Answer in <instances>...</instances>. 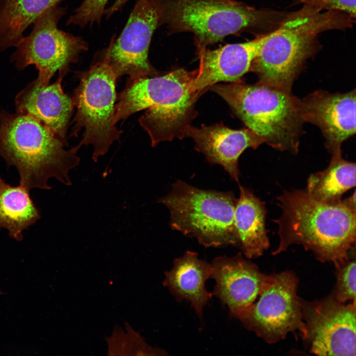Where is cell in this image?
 Returning <instances> with one entry per match:
<instances>
[{
    "label": "cell",
    "mask_w": 356,
    "mask_h": 356,
    "mask_svg": "<svg viewBox=\"0 0 356 356\" xmlns=\"http://www.w3.org/2000/svg\"><path fill=\"white\" fill-rule=\"evenodd\" d=\"M304 123L317 126L331 154L341 153L342 143L356 134V90L344 93L316 90L300 99Z\"/></svg>",
    "instance_id": "5bb4252c"
},
{
    "label": "cell",
    "mask_w": 356,
    "mask_h": 356,
    "mask_svg": "<svg viewBox=\"0 0 356 356\" xmlns=\"http://www.w3.org/2000/svg\"><path fill=\"white\" fill-rule=\"evenodd\" d=\"M29 191L20 185L11 186L0 177V229L7 230L17 240H22L24 230L41 217Z\"/></svg>",
    "instance_id": "7402d4cb"
},
{
    "label": "cell",
    "mask_w": 356,
    "mask_h": 356,
    "mask_svg": "<svg viewBox=\"0 0 356 356\" xmlns=\"http://www.w3.org/2000/svg\"><path fill=\"white\" fill-rule=\"evenodd\" d=\"M195 70L173 69L164 74L129 80L116 99L115 122L146 110L139 119L152 147L185 137L197 115L195 106L202 94L193 86Z\"/></svg>",
    "instance_id": "3957f363"
},
{
    "label": "cell",
    "mask_w": 356,
    "mask_h": 356,
    "mask_svg": "<svg viewBox=\"0 0 356 356\" xmlns=\"http://www.w3.org/2000/svg\"><path fill=\"white\" fill-rule=\"evenodd\" d=\"M355 19L337 10L320 11L307 4L288 12L279 26L268 34L254 58L250 71L258 83L291 92L308 59L320 50L319 35L353 27Z\"/></svg>",
    "instance_id": "7a4b0ae2"
},
{
    "label": "cell",
    "mask_w": 356,
    "mask_h": 356,
    "mask_svg": "<svg viewBox=\"0 0 356 356\" xmlns=\"http://www.w3.org/2000/svg\"><path fill=\"white\" fill-rule=\"evenodd\" d=\"M3 294V292H1V291L0 290V295H1V294Z\"/></svg>",
    "instance_id": "83f0119b"
},
{
    "label": "cell",
    "mask_w": 356,
    "mask_h": 356,
    "mask_svg": "<svg viewBox=\"0 0 356 356\" xmlns=\"http://www.w3.org/2000/svg\"><path fill=\"white\" fill-rule=\"evenodd\" d=\"M236 198L231 191L197 188L181 180L158 202L169 210L170 225L205 247H237L234 220Z\"/></svg>",
    "instance_id": "52a82bcc"
},
{
    "label": "cell",
    "mask_w": 356,
    "mask_h": 356,
    "mask_svg": "<svg viewBox=\"0 0 356 356\" xmlns=\"http://www.w3.org/2000/svg\"><path fill=\"white\" fill-rule=\"evenodd\" d=\"M161 25L171 34H194L196 45L206 47L243 32L256 36L276 29L288 12L257 9L233 0H159Z\"/></svg>",
    "instance_id": "5b68a950"
},
{
    "label": "cell",
    "mask_w": 356,
    "mask_h": 356,
    "mask_svg": "<svg viewBox=\"0 0 356 356\" xmlns=\"http://www.w3.org/2000/svg\"><path fill=\"white\" fill-rule=\"evenodd\" d=\"M109 0H84L82 3L70 16L67 25H73L83 27L99 23L104 15L105 6Z\"/></svg>",
    "instance_id": "d4e9b609"
},
{
    "label": "cell",
    "mask_w": 356,
    "mask_h": 356,
    "mask_svg": "<svg viewBox=\"0 0 356 356\" xmlns=\"http://www.w3.org/2000/svg\"><path fill=\"white\" fill-rule=\"evenodd\" d=\"M355 185L356 164L344 159L341 152L332 154L326 168L309 176L306 191L319 202L335 204Z\"/></svg>",
    "instance_id": "44dd1931"
},
{
    "label": "cell",
    "mask_w": 356,
    "mask_h": 356,
    "mask_svg": "<svg viewBox=\"0 0 356 356\" xmlns=\"http://www.w3.org/2000/svg\"><path fill=\"white\" fill-rule=\"evenodd\" d=\"M78 77L80 83L72 98L77 112L71 135L77 136L83 129L84 133L79 144L72 148L77 152L82 145H91L92 159L96 162L122 133L115 122L117 78L105 55Z\"/></svg>",
    "instance_id": "ba28073f"
},
{
    "label": "cell",
    "mask_w": 356,
    "mask_h": 356,
    "mask_svg": "<svg viewBox=\"0 0 356 356\" xmlns=\"http://www.w3.org/2000/svg\"><path fill=\"white\" fill-rule=\"evenodd\" d=\"M209 89L222 97L244 125L267 143L296 154L304 123L300 99L287 92L242 80Z\"/></svg>",
    "instance_id": "8992f818"
},
{
    "label": "cell",
    "mask_w": 356,
    "mask_h": 356,
    "mask_svg": "<svg viewBox=\"0 0 356 356\" xmlns=\"http://www.w3.org/2000/svg\"><path fill=\"white\" fill-rule=\"evenodd\" d=\"M159 0H137L122 32L112 39L105 55L117 78L129 80L159 74L148 59L152 37L161 23Z\"/></svg>",
    "instance_id": "7c38bea8"
},
{
    "label": "cell",
    "mask_w": 356,
    "mask_h": 356,
    "mask_svg": "<svg viewBox=\"0 0 356 356\" xmlns=\"http://www.w3.org/2000/svg\"><path fill=\"white\" fill-rule=\"evenodd\" d=\"M238 185L239 196L236 199L234 214L238 237L236 247L246 258H257L269 247L266 203L250 189Z\"/></svg>",
    "instance_id": "d6986e66"
},
{
    "label": "cell",
    "mask_w": 356,
    "mask_h": 356,
    "mask_svg": "<svg viewBox=\"0 0 356 356\" xmlns=\"http://www.w3.org/2000/svg\"><path fill=\"white\" fill-rule=\"evenodd\" d=\"M48 127L24 114L0 113V156L8 166L15 167L19 175V185L28 191L50 189L47 184L55 178L71 185L69 171L80 159Z\"/></svg>",
    "instance_id": "277c9868"
},
{
    "label": "cell",
    "mask_w": 356,
    "mask_h": 356,
    "mask_svg": "<svg viewBox=\"0 0 356 356\" xmlns=\"http://www.w3.org/2000/svg\"><path fill=\"white\" fill-rule=\"evenodd\" d=\"M267 34L215 50L196 45L199 66L195 70V89L202 94L220 82L233 83L241 80L243 76L250 71L252 62Z\"/></svg>",
    "instance_id": "2e32d148"
},
{
    "label": "cell",
    "mask_w": 356,
    "mask_h": 356,
    "mask_svg": "<svg viewBox=\"0 0 356 356\" xmlns=\"http://www.w3.org/2000/svg\"><path fill=\"white\" fill-rule=\"evenodd\" d=\"M64 0H0V51L15 47L26 29Z\"/></svg>",
    "instance_id": "ffe728a7"
},
{
    "label": "cell",
    "mask_w": 356,
    "mask_h": 356,
    "mask_svg": "<svg viewBox=\"0 0 356 356\" xmlns=\"http://www.w3.org/2000/svg\"><path fill=\"white\" fill-rule=\"evenodd\" d=\"M185 137L193 139L195 149L202 153L210 164L222 166L238 184L240 156L247 148L256 149L264 143L262 138L248 128L233 130L222 123L200 127L190 125Z\"/></svg>",
    "instance_id": "9a60e30c"
},
{
    "label": "cell",
    "mask_w": 356,
    "mask_h": 356,
    "mask_svg": "<svg viewBox=\"0 0 356 356\" xmlns=\"http://www.w3.org/2000/svg\"><path fill=\"white\" fill-rule=\"evenodd\" d=\"M298 279L291 271L270 274L259 299L238 319L248 330L265 342L275 343L290 333L304 330Z\"/></svg>",
    "instance_id": "30bf717a"
},
{
    "label": "cell",
    "mask_w": 356,
    "mask_h": 356,
    "mask_svg": "<svg viewBox=\"0 0 356 356\" xmlns=\"http://www.w3.org/2000/svg\"><path fill=\"white\" fill-rule=\"evenodd\" d=\"M125 330L116 326L111 335L106 338L108 355L110 356H165L164 350L148 345L139 333L128 323Z\"/></svg>",
    "instance_id": "603a6c76"
},
{
    "label": "cell",
    "mask_w": 356,
    "mask_h": 356,
    "mask_svg": "<svg viewBox=\"0 0 356 356\" xmlns=\"http://www.w3.org/2000/svg\"><path fill=\"white\" fill-rule=\"evenodd\" d=\"M304 330L301 336L318 356H356V302L346 304L334 294L319 300L301 299Z\"/></svg>",
    "instance_id": "8fae6325"
},
{
    "label": "cell",
    "mask_w": 356,
    "mask_h": 356,
    "mask_svg": "<svg viewBox=\"0 0 356 356\" xmlns=\"http://www.w3.org/2000/svg\"><path fill=\"white\" fill-rule=\"evenodd\" d=\"M59 75L53 84L38 78L16 96V112L30 115L52 131L67 146V131L74 107L72 99L63 91Z\"/></svg>",
    "instance_id": "e0dca14e"
},
{
    "label": "cell",
    "mask_w": 356,
    "mask_h": 356,
    "mask_svg": "<svg viewBox=\"0 0 356 356\" xmlns=\"http://www.w3.org/2000/svg\"><path fill=\"white\" fill-rule=\"evenodd\" d=\"M212 269L211 264L199 259L197 253L187 251L174 260L171 270L165 272L163 285L178 301L189 302L201 319L204 308L213 296L205 287Z\"/></svg>",
    "instance_id": "ac0fdd59"
},
{
    "label": "cell",
    "mask_w": 356,
    "mask_h": 356,
    "mask_svg": "<svg viewBox=\"0 0 356 356\" xmlns=\"http://www.w3.org/2000/svg\"><path fill=\"white\" fill-rule=\"evenodd\" d=\"M282 214L278 225L277 255L297 244L321 262L337 268L349 260L356 241V191L335 204L319 202L302 190H284L276 198Z\"/></svg>",
    "instance_id": "6da1fadb"
},
{
    "label": "cell",
    "mask_w": 356,
    "mask_h": 356,
    "mask_svg": "<svg viewBox=\"0 0 356 356\" xmlns=\"http://www.w3.org/2000/svg\"><path fill=\"white\" fill-rule=\"evenodd\" d=\"M356 267L355 260H349L336 268V284L333 294L341 303L356 302Z\"/></svg>",
    "instance_id": "cb8c5ba5"
},
{
    "label": "cell",
    "mask_w": 356,
    "mask_h": 356,
    "mask_svg": "<svg viewBox=\"0 0 356 356\" xmlns=\"http://www.w3.org/2000/svg\"><path fill=\"white\" fill-rule=\"evenodd\" d=\"M211 265V278L216 282L212 294L236 318L255 302L270 277L241 253L217 257Z\"/></svg>",
    "instance_id": "4fadbf2b"
},
{
    "label": "cell",
    "mask_w": 356,
    "mask_h": 356,
    "mask_svg": "<svg viewBox=\"0 0 356 356\" xmlns=\"http://www.w3.org/2000/svg\"><path fill=\"white\" fill-rule=\"evenodd\" d=\"M130 0H116L115 2L108 9H106L104 14L109 17L115 12L121 9L123 6Z\"/></svg>",
    "instance_id": "4316f807"
},
{
    "label": "cell",
    "mask_w": 356,
    "mask_h": 356,
    "mask_svg": "<svg viewBox=\"0 0 356 356\" xmlns=\"http://www.w3.org/2000/svg\"><path fill=\"white\" fill-rule=\"evenodd\" d=\"M66 11L58 5L46 10L34 22L30 34L19 42L10 57L18 70L34 65L38 71L37 78L44 84L49 83L57 72L65 75L70 64L77 62L80 54L88 48L81 37L58 29Z\"/></svg>",
    "instance_id": "9c48e42d"
},
{
    "label": "cell",
    "mask_w": 356,
    "mask_h": 356,
    "mask_svg": "<svg viewBox=\"0 0 356 356\" xmlns=\"http://www.w3.org/2000/svg\"><path fill=\"white\" fill-rule=\"evenodd\" d=\"M295 3L310 4L320 11L337 10L356 18V0H294Z\"/></svg>",
    "instance_id": "484cf974"
}]
</instances>
